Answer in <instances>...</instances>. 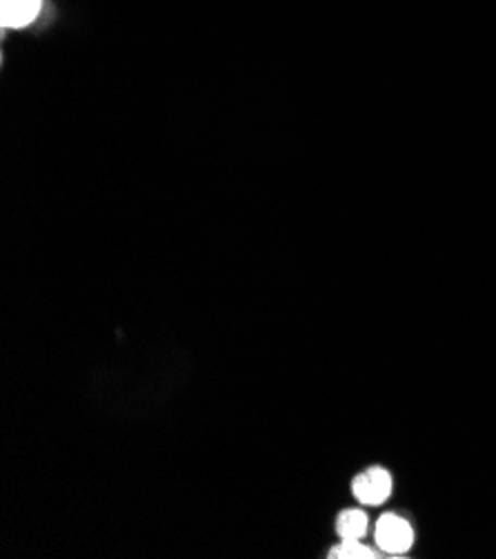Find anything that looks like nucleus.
Listing matches in <instances>:
<instances>
[{
	"mask_svg": "<svg viewBox=\"0 0 496 559\" xmlns=\"http://www.w3.org/2000/svg\"><path fill=\"white\" fill-rule=\"evenodd\" d=\"M332 559H372L376 557L368 546H363L359 539H343V544L334 546L330 550Z\"/></svg>",
	"mask_w": 496,
	"mask_h": 559,
	"instance_id": "obj_5",
	"label": "nucleus"
},
{
	"mask_svg": "<svg viewBox=\"0 0 496 559\" xmlns=\"http://www.w3.org/2000/svg\"><path fill=\"white\" fill-rule=\"evenodd\" d=\"M376 542L389 555H401L410 550L414 542L412 526L399 515H383L376 524Z\"/></svg>",
	"mask_w": 496,
	"mask_h": 559,
	"instance_id": "obj_1",
	"label": "nucleus"
},
{
	"mask_svg": "<svg viewBox=\"0 0 496 559\" xmlns=\"http://www.w3.org/2000/svg\"><path fill=\"white\" fill-rule=\"evenodd\" d=\"M352 490H355L359 501L376 506V504H381V501H385L389 497V493H392V477L383 469H372L365 475L355 480Z\"/></svg>",
	"mask_w": 496,
	"mask_h": 559,
	"instance_id": "obj_2",
	"label": "nucleus"
},
{
	"mask_svg": "<svg viewBox=\"0 0 496 559\" xmlns=\"http://www.w3.org/2000/svg\"><path fill=\"white\" fill-rule=\"evenodd\" d=\"M336 531L343 539H359L368 533V515L361 510H345L336 522Z\"/></svg>",
	"mask_w": 496,
	"mask_h": 559,
	"instance_id": "obj_4",
	"label": "nucleus"
},
{
	"mask_svg": "<svg viewBox=\"0 0 496 559\" xmlns=\"http://www.w3.org/2000/svg\"><path fill=\"white\" fill-rule=\"evenodd\" d=\"M40 10V0H0V18L5 27L29 25Z\"/></svg>",
	"mask_w": 496,
	"mask_h": 559,
	"instance_id": "obj_3",
	"label": "nucleus"
}]
</instances>
